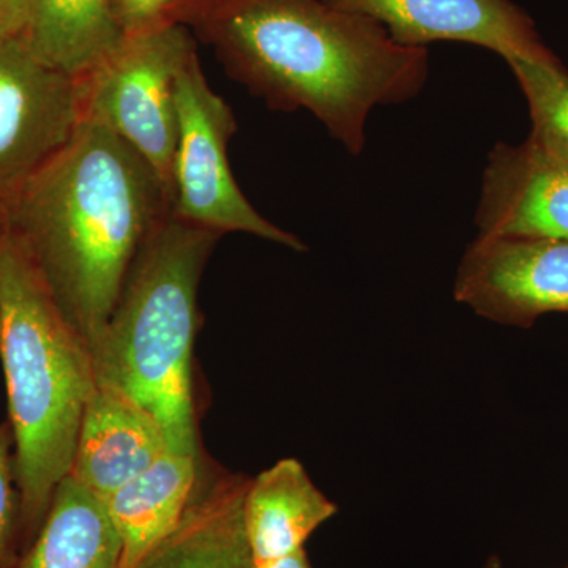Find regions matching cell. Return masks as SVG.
<instances>
[{"mask_svg": "<svg viewBox=\"0 0 568 568\" xmlns=\"http://www.w3.org/2000/svg\"><path fill=\"white\" fill-rule=\"evenodd\" d=\"M528 100L532 132L528 140L568 162V73L558 59L507 61Z\"/></svg>", "mask_w": 568, "mask_h": 568, "instance_id": "cell-17", "label": "cell"}, {"mask_svg": "<svg viewBox=\"0 0 568 568\" xmlns=\"http://www.w3.org/2000/svg\"><path fill=\"white\" fill-rule=\"evenodd\" d=\"M166 450L164 429L149 410L99 384L82 416L69 476L106 500Z\"/></svg>", "mask_w": 568, "mask_h": 568, "instance_id": "cell-11", "label": "cell"}, {"mask_svg": "<svg viewBox=\"0 0 568 568\" xmlns=\"http://www.w3.org/2000/svg\"><path fill=\"white\" fill-rule=\"evenodd\" d=\"M335 9L379 22L406 47L463 41L504 59L555 58L541 43L532 20L510 0H325Z\"/></svg>", "mask_w": 568, "mask_h": 568, "instance_id": "cell-9", "label": "cell"}, {"mask_svg": "<svg viewBox=\"0 0 568 568\" xmlns=\"http://www.w3.org/2000/svg\"><path fill=\"white\" fill-rule=\"evenodd\" d=\"M250 478L205 463L179 528L134 568H252L244 499Z\"/></svg>", "mask_w": 568, "mask_h": 568, "instance_id": "cell-12", "label": "cell"}, {"mask_svg": "<svg viewBox=\"0 0 568 568\" xmlns=\"http://www.w3.org/2000/svg\"><path fill=\"white\" fill-rule=\"evenodd\" d=\"M252 568H313L310 564L308 555L306 549H298V551L291 552V555L282 556V558L271 560H260V562H253Z\"/></svg>", "mask_w": 568, "mask_h": 568, "instance_id": "cell-21", "label": "cell"}, {"mask_svg": "<svg viewBox=\"0 0 568 568\" xmlns=\"http://www.w3.org/2000/svg\"><path fill=\"white\" fill-rule=\"evenodd\" d=\"M207 459L166 450L104 504L121 536L123 567L134 568L181 525Z\"/></svg>", "mask_w": 568, "mask_h": 568, "instance_id": "cell-13", "label": "cell"}, {"mask_svg": "<svg viewBox=\"0 0 568 568\" xmlns=\"http://www.w3.org/2000/svg\"><path fill=\"white\" fill-rule=\"evenodd\" d=\"M125 36L194 22L213 0H112Z\"/></svg>", "mask_w": 568, "mask_h": 568, "instance_id": "cell-19", "label": "cell"}, {"mask_svg": "<svg viewBox=\"0 0 568 568\" xmlns=\"http://www.w3.org/2000/svg\"><path fill=\"white\" fill-rule=\"evenodd\" d=\"M485 568H503V564H500V560L497 558H491L488 560L487 566Z\"/></svg>", "mask_w": 568, "mask_h": 568, "instance_id": "cell-22", "label": "cell"}, {"mask_svg": "<svg viewBox=\"0 0 568 568\" xmlns=\"http://www.w3.org/2000/svg\"><path fill=\"white\" fill-rule=\"evenodd\" d=\"M171 212L155 171L103 123L82 118L2 226L93 355L138 253Z\"/></svg>", "mask_w": 568, "mask_h": 568, "instance_id": "cell-1", "label": "cell"}, {"mask_svg": "<svg viewBox=\"0 0 568 568\" xmlns=\"http://www.w3.org/2000/svg\"><path fill=\"white\" fill-rule=\"evenodd\" d=\"M125 37L112 0H29L20 39L41 62L80 80Z\"/></svg>", "mask_w": 568, "mask_h": 568, "instance_id": "cell-16", "label": "cell"}, {"mask_svg": "<svg viewBox=\"0 0 568 568\" xmlns=\"http://www.w3.org/2000/svg\"><path fill=\"white\" fill-rule=\"evenodd\" d=\"M175 108L174 216L219 235L253 234L305 252L297 235L264 219L239 189L227 159V144L237 132V122L230 104L205 80L197 52L179 74Z\"/></svg>", "mask_w": 568, "mask_h": 568, "instance_id": "cell-6", "label": "cell"}, {"mask_svg": "<svg viewBox=\"0 0 568 568\" xmlns=\"http://www.w3.org/2000/svg\"><path fill=\"white\" fill-rule=\"evenodd\" d=\"M231 77L268 106L304 110L357 155L377 104L416 97L428 51L325 0H213L194 20Z\"/></svg>", "mask_w": 568, "mask_h": 568, "instance_id": "cell-2", "label": "cell"}, {"mask_svg": "<svg viewBox=\"0 0 568 568\" xmlns=\"http://www.w3.org/2000/svg\"><path fill=\"white\" fill-rule=\"evenodd\" d=\"M454 295L499 324L529 327L547 313H568V241L477 235L459 263Z\"/></svg>", "mask_w": 568, "mask_h": 568, "instance_id": "cell-8", "label": "cell"}, {"mask_svg": "<svg viewBox=\"0 0 568 568\" xmlns=\"http://www.w3.org/2000/svg\"><path fill=\"white\" fill-rule=\"evenodd\" d=\"M14 568H125L121 536L102 497L71 476L63 478Z\"/></svg>", "mask_w": 568, "mask_h": 568, "instance_id": "cell-15", "label": "cell"}, {"mask_svg": "<svg viewBox=\"0 0 568 568\" xmlns=\"http://www.w3.org/2000/svg\"><path fill=\"white\" fill-rule=\"evenodd\" d=\"M28 9L29 0H0V36L20 37Z\"/></svg>", "mask_w": 568, "mask_h": 568, "instance_id": "cell-20", "label": "cell"}, {"mask_svg": "<svg viewBox=\"0 0 568 568\" xmlns=\"http://www.w3.org/2000/svg\"><path fill=\"white\" fill-rule=\"evenodd\" d=\"M81 121L78 81L41 62L20 37L0 36V224Z\"/></svg>", "mask_w": 568, "mask_h": 568, "instance_id": "cell-7", "label": "cell"}, {"mask_svg": "<svg viewBox=\"0 0 568 568\" xmlns=\"http://www.w3.org/2000/svg\"><path fill=\"white\" fill-rule=\"evenodd\" d=\"M21 556V497L14 437L9 420L0 424V568H14Z\"/></svg>", "mask_w": 568, "mask_h": 568, "instance_id": "cell-18", "label": "cell"}, {"mask_svg": "<svg viewBox=\"0 0 568 568\" xmlns=\"http://www.w3.org/2000/svg\"><path fill=\"white\" fill-rule=\"evenodd\" d=\"M0 362L14 437L22 552L70 474L99 379L91 347L6 231L0 234Z\"/></svg>", "mask_w": 568, "mask_h": 568, "instance_id": "cell-3", "label": "cell"}, {"mask_svg": "<svg viewBox=\"0 0 568 568\" xmlns=\"http://www.w3.org/2000/svg\"><path fill=\"white\" fill-rule=\"evenodd\" d=\"M222 235L171 212L142 245L95 353L97 379L159 420L170 450L203 457L193 386L201 276Z\"/></svg>", "mask_w": 568, "mask_h": 568, "instance_id": "cell-4", "label": "cell"}, {"mask_svg": "<svg viewBox=\"0 0 568 568\" xmlns=\"http://www.w3.org/2000/svg\"><path fill=\"white\" fill-rule=\"evenodd\" d=\"M3 227L2 224H0V234H2Z\"/></svg>", "mask_w": 568, "mask_h": 568, "instance_id": "cell-23", "label": "cell"}, {"mask_svg": "<svg viewBox=\"0 0 568 568\" xmlns=\"http://www.w3.org/2000/svg\"><path fill=\"white\" fill-rule=\"evenodd\" d=\"M338 514L295 458L250 478L244 499V525L253 562L304 549L306 540Z\"/></svg>", "mask_w": 568, "mask_h": 568, "instance_id": "cell-14", "label": "cell"}, {"mask_svg": "<svg viewBox=\"0 0 568 568\" xmlns=\"http://www.w3.org/2000/svg\"><path fill=\"white\" fill-rule=\"evenodd\" d=\"M196 52L183 24L132 33L91 73L80 78L82 118L125 141L155 171L173 200L178 144L175 85Z\"/></svg>", "mask_w": 568, "mask_h": 568, "instance_id": "cell-5", "label": "cell"}, {"mask_svg": "<svg viewBox=\"0 0 568 568\" xmlns=\"http://www.w3.org/2000/svg\"><path fill=\"white\" fill-rule=\"evenodd\" d=\"M478 235L568 241V162L528 140L489 152Z\"/></svg>", "mask_w": 568, "mask_h": 568, "instance_id": "cell-10", "label": "cell"}]
</instances>
